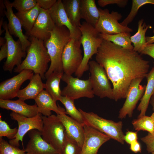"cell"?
<instances>
[{
  "instance_id": "1",
  "label": "cell",
  "mask_w": 154,
  "mask_h": 154,
  "mask_svg": "<svg viewBox=\"0 0 154 154\" xmlns=\"http://www.w3.org/2000/svg\"><path fill=\"white\" fill-rule=\"evenodd\" d=\"M96 61L104 69L113 86L114 100L126 98L128 87L136 78L146 77L149 62L133 50L127 49L104 39Z\"/></svg>"
},
{
  "instance_id": "2",
  "label": "cell",
  "mask_w": 154,
  "mask_h": 154,
  "mask_svg": "<svg viewBox=\"0 0 154 154\" xmlns=\"http://www.w3.org/2000/svg\"><path fill=\"white\" fill-rule=\"evenodd\" d=\"M30 45L27 51L25 59L14 69V72L19 73L25 70L32 71L40 75L42 80L46 79L45 75L48 68L50 59L44 41L32 37H29Z\"/></svg>"
},
{
  "instance_id": "3",
  "label": "cell",
  "mask_w": 154,
  "mask_h": 154,
  "mask_svg": "<svg viewBox=\"0 0 154 154\" xmlns=\"http://www.w3.org/2000/svg\"><path fill=\"white\" fill-rule=\"evenodd\" d=\"M50 38L44 42L50 59V64L45 76L46 79L54 72H64L62 56L65 46L70 39L69 30L65 26L55 25Z\"/></svg>"
},
{
  "instance_id": "4",
  "label": "cell",
  "mask_w": 154,
  "mask_h": 154,
  "mask_svg": "<svg viewBox=\"0 0 154 154\" xmlns=\"http://www.w3.org/2000/svg\"><path fill=\"white\" fill-rule=\"evenodd\" d=\"M79 28L82 34L80 42L84 54L82 62L74 74L79 78L89 70V60L94 54H96L103 39L94 27L85 21L82 23Z\"/></svg>"
},
{
  "instance_id": "5",
  "label": "cell",
  "mask_w": 154,
  "mask_h": 154,
  "mask_svg": "<svg viewBox=\"0 0 154 154\" xmlns=\"http://www.w3.org/2000/svg\"><path fill=\"white\" fill-rule=\"evenodd\" d=\"M84 119L85 124L105 134L122 144L124 142L122 121L115 122L105 119L93 112H86L78 109Z\"/></svg>"
},
{
  "instance_id": "6",
  "label": "cell",
  "mask_w": 154,
  "mask_h": 154,
  "mask_svg": "<svg viewBox=\"0 0 154 154\" xmlns=\"http://www.w3.org/2000/svg\"><path fill=\"white\" fill-rule=\"evenodd\" d=\"M42 118L43 123L41 131L42 138L61 153L66 135L63 124L57 115L43 116Z\"/></svg>"
},
{
  "instance_id": "7",
  "label": "cell",
  "mask_w": 154,
  "mask_h": 154,
  "mask_svg": "<svg viewBox=\"0 0 154 154\" xmlns=\"http://www.w3.org/2000/svg\"><path fill=\"white\" fill-rule=\"evenodd\" d=\"M88 64L94 94L100 98L114 100L113 89L104 68L94 60L89 61Z\"/></svg>"
},
{
  "instance_id": "8",
  "label": "cell",
  "mask_w": 154,
  "mask_h": 154,
  "mask_svg": "<svg viewBox=\"0 0 154 154\" xmlns=\"http://www.w3.org/2000/svg\"><path fill=\"white\" fill-rule=\"evenodd\" d=\"M61 80L67 84L61 91L62 96L74 100L83 97L92 98L94 97L89 78L87 80H82L64 73Z\"/></svg>"
},
{
  "instance_id": "9",
  "label": "cell",
  "mask_w": 154,
  "mask_h": 154,
  "mask_svg": "<svg viewBox=\"0 0 154 154\" xmlns=\"http://www.w3.org/2000/svg\"><path fill=\"white\" fill-rule=\"evenodd\" d=\"M98 9L100 18L95 28L99 33L113 35L123 32L130 33L133 32L131 28L123 26L119 23L118 21L122 17L120 13L113 11L110 13L108 9Z\"/></svg>"
},
{
  "instance_id": "10",
  "label": "cell",
  "mask_w": 154,
  "mask_h": 154,
  "mask_svg": "<svg viewBox=\"0 0 154 154\" xmlns=\"http://www.w3.org/2000/svg\"><path fill=\"white\" fill-rule=\"evenodd\" d=\"M10 116L12 119L17 122L18 125V131L15 138L9 140V143L12 145L18 147L19 141L23 143V137L30 130L35 129L41 132L42 130L43 123L41 113L34 117H28L12 112Z\"/></svg>"
},
{
  "instance_id": "11",
  "label": "cell",
  "mask_w": 154,
  "mask_h": 154,
  "mask_svg": "<svg viewBox=\"0 0 154 154\" xmlns=\"http://www.w3.org/2000/svg\"><path fill=\"white\" fill-rule=\"evenodd\" d=\"M80 40L70 38L63 50L62 61L64 73L72 75L80 65L83 59Z\"/></svg>"
},
{
  "instance_id": "12",
  "label": "cell",
  "mask_w": 154,
  "mask_h": 154,
  "mask_svg": "<svg viewBox=\"0 0 154 154\" xmlns=\"http://www.w3.org/2000/svg\"><path fill=\"white\" fill-rule=\"evenodd\" d=\"M2 26L5 31V37L8 49V56L3 68L4 70L11 73L15 66H17L21 64L22 59L26 56V52L23 50L19 40L15 41L9 33L6 21L3 23Z\"/></svg>"
},
{
  "instance_id": "13",
  "label": "cell",
  "mask_w": 154,
  "mask_h": 154,
  "mask_svg": "<svg viewBox=\"0 0 154 154\" xmlns=\"http://www.w3.org/2000/svg\"><path fill=\"white\" fill-rule=\"evenodd\" d=\"M143 78H137L131 81L127 92L125 101L119 112V118H124L127 115L130 117L132 116L133 110L142 97L145 90L146 85L140 84Z\"/></svg>"
},
{
  "instance_id": "14",
  "label": "cell",
  "mask_w": 154,
  "mask_h": 154,
  "mask_svg": "<svg viewBox=\"0 0 154 154\" xmlns=\"http://www.w3.org/2000/svg\"><path fill=\"white\" fill-rule=\"evenodd\" d=\"M32 70H25L11 78L0 84V99L10 100L17 97L21 85L26 81L30 80L34 75Z\"/></svg>"
},
{
  "instance_id": "15",
  "label": "cell",
  "mask_w": 154,
  "mask_h": 154,
  "mask_svg": "<svg viewBox=\"0 0 154 154\" xmlns=\"http://www.w3.org/2000/svg\"><path fill=\"white\" fill-rule=\"evenodd\" d=\"M84 138L80 154H97L98 150L111 138L88 125H84Z\"/></svg>"
},
{
  "instance_id": "16",
  "label": "cell",
  "mask_w": 154,
  "mask_h": 154,
  "mask_svg": "<svg viewBox=\"0 0 154 154\" xmlns=\"http://www.w3.org/2000/svg\"><path fill=\"white\" fill-rule=\"evenodd\" d=\"M48 10L55 25L65 26L69 31L71 38L76 40H80L82 34L79 27L74 26L71 23L65 11L62 0H57Z\"/></svg>"
},
{
  "instance_id": "17",
  "label": "cell",
  "mask_w": 154,
  "mask_h": 154,
  "mask_svg": "<svg viewBox=\"0 0 154 154\" xmlns=\"http://www.w3.org/2000/svg\"><path fill=\"white\" fill-rule=\"evenodd\" d=\"M6 10L5 14L8 20L7 27L10 34L18 38L21 43L23 50L27 52L31 42L28 37L23 34L21 24L18 17L14 13L11 3L9 0H4Z\"/></svg>"
},
{
  "instance_id": "18",
  "label": "cell",
  "mask_w": 154,
  "mask_h": 154,
  "mask_svg": "<svg viewBox=\"0 0 154 154\" xmlns=\"http://www.w3.org/2000/svg\"><path fill=\"white\" fill-rule=\"evenodd\" d=\"M55 26L49 10L40 8L36 21L27 36L33 37L45 41L50 38V32Z\"/></svg>"
},
{
  "instance_id": "19",
  "label": "cell",
  "mask_w": 154,
  "mask_h": 154,
  "mask_svg": "<svg viewBox=\"0 0 154 154\" xmlns=\"http://www.w3.org/2000/svg\"><path fill=\"white\" fill-rule=\"evenodd\" d=\"M28 135L30 139L25 149L26 154H61L43 139L38 130H30Z\"/></svg>"
},
{
  "instance_id": "20",
  "label": "cell",
  "mask_w": 154,
  "mask_h": 154,
  "mask_svg": "<svg viewBox=\"0 0 154 154\" xmlns=\"http://www.w3.org/2000/svg\"><path fill=\"white\" fill-rule=\"evenodd\" d=\"M0 107L28 117H34L38 113L44 116H49L45 111L40 108L36 104L29 105L19 99L16 100L0 99Z\"/></svg>"
},
{
  "instance_id": "21",
  "label": "cell",
  "mask_w": 154,
  "mask_h": 154,
  "mask_svg": "<svg viewBox=\"0 0 154 154\" xmlns=\"http://www.w3.org/2000/svg\"><path fill=\"white\" fill-rule=\"evenodd\" d=\"M57 116L64 127L66 135L76 141L82 148L84 138V126L65 113Z\"/></svg>"
},
{
  "instance_id": "22",
  "label": "cell",
  "mask_w": 154,
  "mask_h": 154,
  "mask_svg": "<svg viewBox=\"0 0 154 154\" xmlns=\"http://www.w3.org/2000/svg\"><path fill=\"white\" fill-rule=\"evenodd\" d=\"M42 80L39 74H34L27 86L19 90L17 97L23 101L30 99L35 100L45 88V84Z\"/></svg>"
},
{
  "instance_id": "23",
  "label": "cell",
  "mask_w": 154,
  "mask_h": 154,
  "mask_svg": "<svg viewBox=\"0 0 154 154\" xmlns=\"http://www.w3.org/2000/svg\"><path fill=\"white\" fill-rule=\"evenodd\" d=\"M80 15L81 19L95 27L100 18V13L94 0H80Z\"/></svg>"
},
{
  "instance_id": "24",
  "label": "cell",
  "mask_w": 154,
  "mask_h": 154,
  "mask_svg": "<svg viewBox=\"0 0 154 154\" xmlns=\"http://www.w3.org/2000/svg\"><path fill=\"white\" fill-rule=\"evenodd\" d=\"M34 100L38 107L45 111L48 116L52 114L51 111L55 112L57 115L66 114L65 110L57 105L56 102L46 90H43Z\"/></svg>"
},
{
  "instance_id": "25",
  "label": "cell",
  "mask_w": 154,
  "mask_h": 154,
  "mask_svg": "<svg viewBox=\"0 0 154 154\" xmlns=\"http://www.w3.org/2000/svg\"><path fill=\"white\" fill-rule=\"evenodd\" d=\"M147 84L137 110L140 112L138 118L145 116L151 98L154 92V65L146 77Z\"/></svg>"
},
{
  "instance_id": "26",
  "label": "cell",
  "mask_w": 154,
  "mask_h": 154,
  "mask_svg": "<svg viewBox=\"0 0 154 154\" xmlns=\"http://www.w3.org/2000/svg\"><path fill=\"white\" fill-rule=\"evenodd\" d=\"M40 10L37 3L36 6L31 10L25 12L18 11L15 13L19 20L22 26L26 31L28 36L32 29Z\"/></svg>"
},
{
  "instance_id": "27",
  "label": "cell",
  "mask_w": 154,
  "mask_h": 154,
  "mask_svg": "<svg viewBox=\"0 0 154 154\" xmlns=\"http://www.w3.org/2000/svg\"><path fill=\"white\" fill-rule=\"evenodd\" d=\"M62 2L72 25L75 27H79L81 25L80 0H63Z\"/></svg>"
},
{
  "instance_id": "28",
  "label": "cell",
  "mask_w": 154,
  "mask_h": 154,
  "mask_svg": "<svg viewBox=\"0 0 154 154\" xmlns=\"http://www.w3.org/2000/svg\"><path fill=\"white\" fill-rule=\"evenodd\" d=\"M64 73V72H53L46 79L45 84V90L56 102L59 100L62 96L60 83Z\"/></svg>"
},
{
  "instance_id": "29",
  "label": "cell",
  "mask_w": 154,
  "mask_h": 154,
  "mask_svg": "<svg viewBox=\"0 0 154 154\" xmlns=\"http://www.w3.org/2000/svg\"><path fill=\"white\" fill-rule=\"evenodd\" d=\"M137 32L131 36L130 39L133 44L134 50L140 53L144 46L146 45L145 34L148 29L151 26L147 25L143 19H141L138 22Z\"/></svg>"
},
{
  "instance_id": "30",
  "label": "cell",
  "mask_w": 154,
  "mask_h": 154,
  "mask_svg": "<svg viewBox=\"0 0 154 154\" xmlns=\"http://www.w3.org/2000/svg\"><path fill=\"white\" fill-rule=\"evenodd\" d=\"M130 33H120L113 35L100 33V36L103 39L110 41L115 44L124 48L133 50V46L131 44Z\"/></svg>"
},
{
  "instance_id": "31",
  "label": "cell",
  "mask_w": 154,
  "mask_h": 154,
  "mask_svg": "<svg viewBox=\"0 0 154 154\" xmlns=\"http://www.w3.org/2000/svg\"><path fill=\"white\" fill-rule=\"evenodd\" d=\"M59 100L65 107L66 114L69 115L71 117L83 126L85 125L82 115L75 106L74 102V100L65 96H61Z\"/></svg>"
},
{
  "instance_id": "32",
  "label": "cell",
  "mask_w": 154,
  "mask_h": 154,
  "mask_svg": "<svg viewBox=\"0 0 154 154\" xmlns=\"http://www.w3.org/2000/svg\"><path fill=\"white\" fill-rule=\"evenodd\" d=\"M134 129L137 131H147L149 133H154V125L151 117L144 116L132 122Z\"/></svg>"
},
{
  "instance_id": "33",
  "label": "cell",
  "mask_w": 154,
  "mask_h": 154,
  "mask_svg": "<svg viewBox=\"0 0 154 154\" xmlns=\"http://www.w3.org/2000/svg\"><path fill=\"white\" fill-rule=\"evenodd\" d=\"M147 4L154 5V0H133L131 11L126 17L120 23L123 26L127 27L136 15L139 8Z\"/></svg>"
},
{
  "instance_id": "34",
  "label": "cell",
  "mask_w": 154,
  "mask_h": 154,
  "mask_svg": "<svg viewBox=\"0 0 154 154\" xmlns=\"http://www.w3.org/2000/svg\"><path fill=\"white\" fill-rule=\"evenodd\" d=\"M81 149L76 141L66 134L61 154H80Z\"/></svg>"
},
{
  "instance_id": "35",
  "label": "cell",
  "mask_w": 154,
  "mask_h": 154,
  "mask_svg": "<svg viewBox=\"0 0 154 154\" xmlns=\"http://www.w3.org/2000/svg\"><path fill=\"white\" fill-rule=\"evenodd\" d=\"M0 154H26L25 149H20L18 147L10 144L0 137Z\"/></svg>"
},
{
  "instance_id": "36",
  "label": "cell",
  "mask_w": 154,
  "mask_h": 154,
  "mask_svg": "<svg viewBox=\"0 0 154 154\" xmlns=\"http://www.w3.org/2000/svg\"><path fill=\"white\" fill-rule=\"evenodd\" d=\"M37 4L36 0H15L11 3L12 7L19 12L30 10L35 7Z\"/></svg>"
},
{
  "instance_id": "37",
  "label": "cell",
  "mask_w": 154,
  "mask_h": 154,
  "mask_svg": "<svg viewBox=\"0 0 154 154\" xmlns=\"http://www.w3.org/2000/svg\"><path fill=\"white\" fill-rule=\"evenodd\" d=\"M18 128L17 127L11 129L7 123L0 118V137H5L10 140L13 139L16 135Z\"/></svg>"
},
{
  "instance_id": "38",
  "label": "cell",
  "mask_w": 154,
  "mask_h": 154,
  "mask_svg": "<svg viewBox=\"0 0 154 154\" xmlns=\"http://www.w3.org/2000/svg\"><path fill=\"white\" fill-rule=\"evenodd\" d=\"M141 140L146 146V149L149 153L154 152V133H148L145 136L141 138Z\"/></svg>"
},
{
  "instance_id": "39",
  "label": "cell",
  "mask_w": 154,
  "mask_h": 154,
  "mask_svg": "<svg viewBox=\"0 0 154 154\" xmlns=\"http://www.w3.org/2000/svg\"><path fill=\"white\" fill-rule=\"evenodd\" d=\"M127 0H98V3L101 7H104L109 4H116L120 7H125L127 4Z\"/></svg>"
},
{
  "instance_id": "40",
  "label": "cell",
  "mask_w": 154,
  "mask_h": 154,
  "mask_svg": "<svg viewBox=\"0 0 154 154\" xmlns=\"http://www.w3.org/2000/svg\"><path fill=\"white\" fill-rule=\"evenodd\" d=\"M56 0H36L37 3L41 8L49 10L55 4Z\"/></svg>"
},
{
  "instance_id": "41",
  "label": "cell",
  "mask_w": 154,
  "mask_h": 154,
  "mask_svg": "<svg viewBox=\"0 0 154 154\" xmlns=\"http://www.w3.org/2000/svg\"><path fill=\"white\" fill-rule=\"evenodd\" d=\"M137 132L128 131L124 135V141L130 145L132 142L137 140Z\"/></svg>"
},
{
  "instance_id": "42",
  "label": "cell",
  "mask_w": 154,
  "mask_h": 154,
  "mask_svg": "<svg viewBox=\"0 0 154 154\" xmlns=\"http://www.w3.org/2000/svg\"><path fill=\"white\" fill-rule=\"evenodd\" d=\"M140 53L149 55L154 59V43L146 45Z\"/></svg>"
},
{
  "instance_id": "43",
  "label": "cell",
  "mask_w": 154,
  "mask_h": 154,
  "mask_svg": "<svg viewBox=\"0 0 154 154\" xmlns=\"http://www.w3.org/2000/svg\"><path fill=\"white\" fill-rule=\"evenodd\" d=\"M0 61H1L5 58H7L8 54V49L7 42L0 47Z\"/></svg>"
},
{
  "instance_id": "44",
  "label": "cell",
  "mask_w": 154,
  "mask_h": 154,
  "mask_svg": "<svg viewBox=\"0 0 154 154\" xmlns=\"http://www.w3.org/2000/svg\"><path fill=\"white\" fill-rule=\"evenodd\" d=\"M130 148L131 151L135 153H141V145L137 140L132 142L130 144Z\"/></svg>"
},
{
  "instance_id": "45",
  "label": "cell",
  "mask_w": 154,
  "mask_h": 154,
  "mask_svg": "<svg viewBox=\"0 0 154 154\" xmlns=\"http://www.w3.org/2000/svg\"><path fill=\"white\" fill-rule=\"evenodd\" d=\"M153 32L154 33L153 36L146 37V45L154 43V29Z\"/></svg>"
},
{
  "instance_id": "46",
  "label": "cell",
  "mask_w": 154,
  "mask_h": 154,
  "mask_svg": "<svg viewBox=\"0 0 154 154\" xmlns=\"http://www.w3.org/2000/svg\"><path fill=\"white\" fill-rule=\"evenodd\" d=\"M0 15L2 16L3 13V12L5 14V11H4L3 9L4 8H5V5L4 1L0 0Z\"/></svg>"
},
{
  "instance_id": "47",
  "label": "cell",
  "mask_w": 154,
  "mask_h": 154,
  "mask_svg": "<svg viewBox=\"0 0 154 154\" xmlns=\"http://www.w3.org/2000/svg\"><path fill=\"white\" fill-rule=\"evenodd\" d=\"M3 17H1L0 21V35L3 33L5 31V30H2L1 29V27L3 26Z\"/></svg>"
},
{
  "instance_id": "48",
  "label": "cell",
  "mask_w": 154,
  "mask_h": 154,
  "mask_svg": "<svg viewBox=\"0 0 154 154\" xmlns=\"http://www.w3.org/2000/svg\"><path fill=\"white\" fill-rule=\"evenodd\" d=\"M149 103L151 104L152 110L154 111V92L151 98Z\"/></svg>"
},
{
  "instance_id": "49",
  "label": "cell",
  "mask_w": 154,
  "mask_h": 154,
  "mask_svg": "<svg viewBox=\"0 0 154 154\" xmlns=\"http://www.w3.org/2000/svg\"><path fill=\"white\" fill-rule=\"evenodd\" d=\"M6 42V40L5 37H0V46L4 44Z\"/></svg>"
},
{
  "instance_id": "50",
  "label": "cell",
  "mask_w": 154,
  "mask_h": 154,
  "mask_svg": "<svg viewBox=\"0 0 154 154\" xmlns=\"http://www.w3.org/2000/svg\"><path fill=\"white\" fill-rule=\"evenodd\" d=\"M151 116L154 125V112L152 114Z\"/></svg>"
},
{
  "instance_id": "51",
  "label": "cell",
  "mask_w": 154,
  "mask_h": 154,
  "mask_svg": "<svg viewBox=\"0 0 154 154\" xmlns=\"http://www.w3.org/2000/svg\"><path fill=\"white\" fill-rule=\"evenodd\" d=\"M151 154H154V152L151 153Z\"/></svg>"
},
{
  "instance_id": "52",
  "label": "cell",
  "mask_w": 154,
  "mask_h": 154,
  "mask_svg": "<svg viewBox=\"0 0 154 154\" xmlns=\"http://www.w3.org/2000/svg\"></svg>"
}]
</instances>
